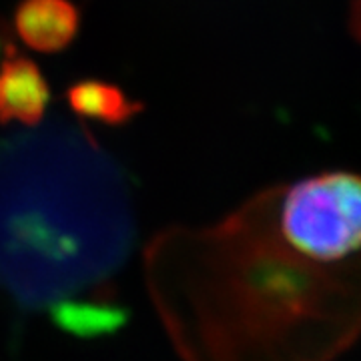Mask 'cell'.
<instances>
[{
  "label": "cell",
  "mask_w": 361,
  "mask_h": 361,
  "mask_svg": "<svg viewBox=\"0 0 361 361\" xmlns=\"http://www.w3.org/2000/svg\"><path fill=\"white\" fill-rule=\"evenodd\" d=\"M279 233L315 265H334L361 251V175L323 173L279 195Z\"/></svg>",
  "instance_id": "obj_1"
},
{
  "label": "cell",
  "mask_w": 361,
  "mask_h": 361,
  "mask_svg": "<svg viewBox=\"0 0 361 361\" xmlns=\"http://www.w3.org/2000/svg\"><path fill=\"white\" fill-rule=\"evenodd\" d=\"M49 101L51 89L39 66L8 47L0 66V123L32 127L44 116Z\"/></svg>",
  "instance_id": "obj_2"
},
{
  "label": "cell",
  "mask_w": 361,
  "mask_h": 361,
  "mask_svg": "<svg viewBox=\"0 0 361 361\" xmlns=\"http://www.w3.org/2000/svg\"><path fill=\"white\" fill-rule=\"evenodd\" d=\"M80 14L71 0H23L14 13L16 35L28 49L59 52L78 32Z\"/></svg>",
  "instance_id": "obj_3"
},
{
  "label": "cell",
  "mask_w": 361,
  "mask_h": 361,
  "mask_svg": "<svg viewBox=\"0 0 361 361\" xmlns=\"http://www.w3.org/2000/svg\"><path fill=\"white\" fill-rule=\"evenodd\" d=\"M66 99L77 115L104 125H125L142 111V103L129 99L116 85L94 78L75 82Z\"/></svg>",
  "instance_id": "obj_4"
}]
</instances>
